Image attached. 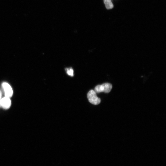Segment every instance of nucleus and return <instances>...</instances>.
Wrapping results in <instances>:
<instances>
[{"label":"nucleus","instance_id":"nucleus-1","mask_svg":"<svg viewBox=\"0 0 166 166\" xmlns=\"http://www.w3.org/2000/svg\"><path fill=\"white\" fill-rule=\"evenodd\" d=\"M112 88V85L109 83H105L101 85H97L94 89V91L97 93L102 92L109 93Z\"/></svg>","mask_w":166,"mask_h":166},{"label":"nucleus","instance_id":"nucleus-2","mask_svg":"<svg viewBox=\"0 0 166 166\" xmlns=\"http://www.w3.org/2000/svg\"><path fill=\"white\" fill-rule=\"evenodd\" d=\"M87 96L88 100L91 103L94 105H97L100 103V98L97 96L96 93L93 89H91L89 91Z\"/></svg>","mask_w":166,"mask_h":166},{"label":"nucleus","instance_id":"nucleus-3","mask_svg":"<svg viewBox=\"0 0 166 166\" xmlns=\"http://www.w3.org/2000/svg\"><path fill=\"white\" fill-rule=\"evenodd\" d=\"M10 98L5 96L0 99V107L5 109H9L11 105Z\"/></svg>","mask_w":166,"mask_h":166},{"label":"nucleus","instance_id":"nucleus-4","mask_svg":"<svg viewBox=\"0 0 166 166\" xmlns=\"http://www.w3.org/2000/svg\"><path fill=\"white\" fill-rule=\"evenodd\" d=\"M5 96L11 98L13 95V90L11 87L8 83L4 82L2 84Z\"/></svg>","mask_w":166,"mask_h":166},{"label":"nucleus","instance_id":"nucleus-5","mask_svg":"<svg viewBox=\"0 0 166 166\" xmlns=\"http://www.w3.org/2000/svg\"><path fill=\"white\" fill-rule=\"evenodd\" d=\"M105 7L107 9H110L113 7V5L111 0H103Z\"/></svg>","mask_w":166,"mask_h":166},{"label":"nucleus","instance_id":"nucleus-6","mask_svg":"<svg viewBox=\"0 0 166 166\" xmlns=\"http://www.w3.org/2000/svg\"><path fill=\"white\" fill-rule=\"evenodd\" d=\"M65 70L68 75L71 77H73V70L72 68H66L65 69Z\"/></svg>","mask_w":166,"mask_h":166},{"label":"nucleus","instance_id":"nucleus-7","mask_svg":"<svg viewBox=\"0 0 166 166\" xmlns=\"http://www.w3.org/2000/svg\"><path fill=\"white\" fill-rule=\"evenodd\" d=\"M2 92L0 90V99L2 98Z\"/></svg>","mask_w":166,"mask_h":166},{"label":"nucleus","instance_id":"nucleus-8","mask_svg":"<svg viewBox=\"0 0 166 166\" xmlns=\"http://www.w3.org/2000/svg\"></svg>","mask_w":166,"mask_h":166},{"label":"nucleus","instance_id":"nucleus-9","mask_svg":"<svg viewBox=\"0 0 166 166\" xmlns=\"http://www.w3.org/2000/svg\"></svg>","mask_w":166,"mask_h":166}]
</instances>
